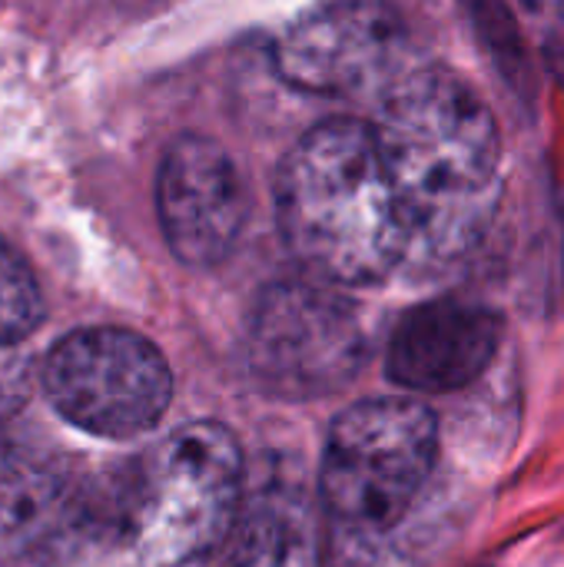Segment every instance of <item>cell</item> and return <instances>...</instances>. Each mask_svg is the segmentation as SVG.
<instances>
[{"label": "cell", "mask_w": 564, "mask_h": 567, "mask_svg": "<svg viewBox=\"0 0 564 567\" xmlns=\"http://www.w3.org/2000/svg\"><path fill=\"white\" fill-rule=\"evenodd\" d=\"M246 369L263 392L312 402L342 392L366 365L369 342L359 312L326 282H273L246 322Z\"/></svg>", "instance_id": "5b68a950"}, {"label": "cell", "mask_w": 564, "mask_h": 567, "mask_svg": "<svg viewBox=\"0 0 564 567\" xmlns=\"http://www.w3.org/2000/svg\"><path fill=\"white\" fill-rule=\"evenodd\" d=\"M246 492L239 442L219 422H193L140 465L130 555L136 567H206Z\"/></svg>", "instance_id": "277c9868"}, {"label": "cell", "mask_w": 564, "mask_h": 567, "mask_svg": "<svg viewBox=\"0 0 564 567\" xmlns=\"http://www.w3.org/2000/svg\"><path fill=\"white\" fill-rule=\"evenodd\" d=\"M206 567H326L322 522L302 478L263 468Z\"/></svg>", "instance_id": "30bf717a"}, {"label": "cell", "mask_w": 564, "mask_h": 567, "mask_svg": "<svg viewBox=\"0 0 564 567\" xmlns=\"http://www.w3.org/2000/svg\"><path fill=\"white\" fill-rule=\"evenodd\" d=\"M562 7H564V0H562Z\"/></svg>", "instance_id": "5bb4252c"}, {"label": "cell", "mask_w": 564, "mask_h": 567, "mask_svg": "<svg viewBox=\"0 0 564 567\" xmlns=\"http://www.w3.org/2000/svg\"><path fill=\"white\" fill-rule=\"evenodd\" d=\"M439 462V422L416 399H366L326 439L319 498L329 515L326 555H382L416 512Z\"/></svg>", "instance_id": "3957f363"}, {"label": "cell", "mask_w": 564, "mask_h": 567, "mask_svg": "<svg viewBox=\"0 0 564 567\" xmlns=\"http://www.w3.org/2000/svg\"><path fill=\"white\" fill-rule=\"evenodd\" d=\"M156 209L173 256L206 269L236 249L249 216L246 179L216 140L180 136L160 163Z\"/></svg>", "instance_id": "ba28073f"}, {"label": "cell", "mask_w": 564, "mask_h": 567, "mask_svg": "<svg viewBox=\"0 0 564 567\" xmlns=\"http://www.w3.org/2000/svg\"><path fill=\"white\" fill-rule=\"evenodd\" d=\"M63 465L30 439L0 432V542L27 532L63 495Z\"/></svg>", "instance_id": "8fae6325"}, {"label": "cell", "mask_w": 564, "mask_h": 567, "mask_svg": "<svg viewBox=\"0 0 564 567\" xmlns=\"http://www.w3.org/2000/svg\"><path fill=\"white\" fill-rule=\"evenodd\" d=\"M60 419L96 439H136L166 415L173 375L163 352L126 329L63 336L40 369Z\"/></svg>", "instance_id": "8992f818"}, {"label": "cell", "mask_w": 564, "mask_h": 567, "mask_svg": "<svg viewBox=\"0 0 564 567\" xmlns=\"http://www.w3.org/2000/svg\"><path fill=\"white\" fill-rule=\"evenodd\" d=\"M502 316L469 299H432L409 309L392 329L386 372L409 392L442 395L472 385L495 362Z\"/></svg>", "instance_id": "9c48e42d"}, {"label": "cell", "mask_w": 564, "mask_h": 567, "mask_svg": "<svg viewBox=\"0 0 564 567\" xmlns=\"http://www.w3.org/2000/svg\"><path fill=\"white\" fill-rule=\"evenodd\" d=\"M276 216L302 269L336 289H366L406 269L396 193L369 123L336 116L283 159Z\"/></svg>", "instance_id": "7a4b0ae2"}, {"label": "cell", "mask_w": 564, "mask_h": 567, "mask_svg": "<svg viewBox=\"0 0 564 567\" xmlns=\"http://www.w3.org/2000/svg\"><path fill=\"white\" fill-rule=\"evenodd\" d=\"M27 399V369L0 352V429L17 415Z\"/></svg>", "instance_id": "4fadbf2b"}, {"label": "cell", "mask_w": 564, "mask_h": 567, "mask_svg": "<svg viewBox=\"0 0 564 567\" xmlns=\"http://www.w3.org/2000/svg\"><path fill=\"white\" fill-rule=\"evenodd\" d=\"M43 322V292L23 256L0 236V349L23 342Z\"/></svg>", "instance_id": "7c38bea8"}, {"label": "cell", "mask_w": 564, "mask_h": 567, "mask_svg": "<svg viewBox=\"0 0 564 567\" xmlns=\"http://www.w3.org/2000/svg\"><path fill=\"white\" fill-rule=\"evenodd\" d=\"M286 83L322 96L386 93L416 63V27L399 0H319L273 47Z\"/></svg>", "instance_id": "52a82bcc"}, {"label": "cell", "mask_w": 564, "mask_h": 567, "mask_svg": "<svg viewBox=\"0 0 564 567\" xmlns=\"http://www.w3.org/2000/svg\"><path fill=\"white\" fill-rule=\"evenodd\" d=\"M406 236V272L465 259L499 206L502 140L489 103L445 66L422 63L382 93L372 123Z\"/></svg>", "instance_id": "6da1fadb"}]
</instances>
